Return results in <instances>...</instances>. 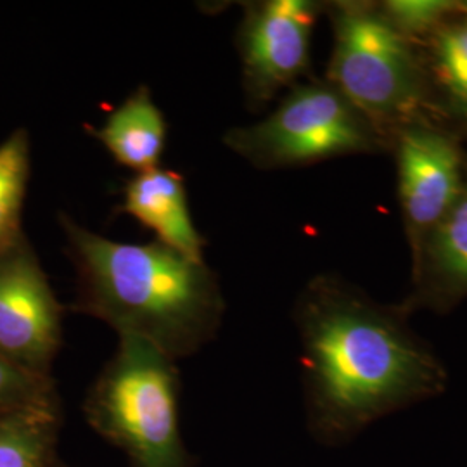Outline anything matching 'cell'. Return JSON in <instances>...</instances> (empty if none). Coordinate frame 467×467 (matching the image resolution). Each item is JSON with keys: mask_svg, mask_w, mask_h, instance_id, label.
<instances>
[{"mask_svg": "<svg viewBox=\"0 0 467 467\" xmlns=\"http://www.w3.org/2000/svg\"><path fill=\"white\" fill-rule=\"evenodd\" d=\"M77 274L73 310L119 336L148 341L175 362L215 339L225 301L217 274L165 244L119 243L59 213Z\"/></svg>", "mask_w": 467, "mask_h": 467, "instance_id": "cell-1", "label": "cell"}, {"mask_svg": "<svg viewBox=\"0 0 467 467\" xmlns=\"http://www.w3.org/2000/svg\"><path fill=\"white\" fill-rule=\"evenodd\" d=\"M300 326L312 391L336 416H364L436 379L428 353L331 277H317L305 289Z\"/></svg>", "mask_w": 467, "mask_h": 467, "instance_id": "cell-2", "label": "cell"}, {"mask_svg": "<svg viewBox=\"0 0 467 467\" xmlns=\"http://www.w3.org/2000/svg\"><path fill=\"white\" fill-rule=\"evenodd\" d=\"M84 410L90 428L134 467H191L179 426L175 360L148 341L118 337Z\"/></svg>", "mask_w": 467, "mask_h": 467, "instance_id": "cell-3", "label": "cell"}, {"mask_svg": "<svg viewBox=\"0 0 467 467\" xmlns=\"http://www.w3.org/2000/svg\"><path fill=\"white\" fill-rule=\"evenodd\" d=\"M334 46L326 82L379 130L412 123L426 98V78L409 40L364 4L331 7Z\"/></svg>", "mask_w": 467, "mask_h": 467, "instance_id": "cell-4", "label": "cell"}, {"mask_svg": "<svg viewBox=\"0 0 467 467\" xmlns=\"http://www.w3.org/2000/svg\"><path fill=\"white\" fill-rule=\"evenodd\" d=\"M379 132L324 80L295 85L267 118L229 129L223 144L254 168L277 170L374 152Z\"/></svg>", "mask_w": 467, "mask_h": 467, "instance_id": "cell-5", "label": "cell"}, {"mask_svg": "<svg viewBox=\"0 0 467 467\" xmlns=\"http://www.w3.org/2000/svg\"><path fill=\"white\" fill-rule=\"evenodd\" d=\"M63 343V305L26 234L0 254V355L35 376L50 370Z\"/></svg>", "mask_w": 467, "mask_h": 467, "instance_id": "cell-6", "label": "cell"}, {"mask_svg": "<svg viewBox=\"0 0 467 467\" xmlns=\"http://www.w3.org/2000/svg\"><path fill=\"white\" fill-rule=\"evenodd\" d=\"M320 4L265 0L244 7L237 32L243 88L253 111L293 88L310 63V42Z\"/></svg>", "mask_w": 467, "mask_h": 467, "instance_id": "cell-7", "label": "cell"}, {"mask_svg": "<svg viewBox=\"0 0 467 467\" xmlns=\"http://www.w3.org/2000/svg\"><path fill=\"white\" fill-rule=\"evenodd\" d=\"M399 194L414 262L459 198L466 161L451 135L422 123L401 127L397 142Z\"/></svg>", "mask_w": 467, "mask_h": 467, "instance_id": "cell-8", "label": "cell"}, {"mask_svg": "<svg viewBox=\"0 0 467 467\" xmlns=\"http://www.w3.org/2000/svg\"><path fill=\"white\" fill-rule=\"evenodd\" d=\"M121 213L156 234V241L192 262H204L206 241L194 225L184 177L167 168L135 173L123 189Z\"/></svg>", "mask_w": 467, "mask_h": 467, "instance_id": "cell-9", "label": "cell"}, {"mask_svg": "<svg viewBox=\"0 0 467 467\" xmlns=\"http://www.w3.org/2000/svg\"><path fill=\"white\" fill-rule=\"evenodd\" d=\"M121 167L135 173L160 167L167 144V119L152 99L150 87L140 85L108 117L99 129H90Z\"/></svg>", "mask_w": 467, "mask_h": 467, "instance_id": "cell-10", "label": "cell"}, {"mask_svg": "<svg viewBox=\"0 0 467 467\" xmlns=\"http://www.w3.org/2000/svg\"><path fill=\"white\" fill-rule=\"evenodd\" d=\"M414 272L441 295L467 293V161L462 191L447 217L426 239Z\"/></svg>", "mask_w": 467, "mask_h": 467, "instance_id": "cell-11", "label": "cell"}, {"mask_svg": "<svg viewBox=\"0 0 467 467\" xmlns=\"http://www.w3.org/2000/svg\"><path fill=\"white\" fill-rule=\"evenodd\" d=\"M61 401L0 416V467H56Z\"/></svg>", "mask_w": 467, "mask_h": 467, "instance_id": "cell-12", "label": "cell"}, {"mask_svg": "<svg viewBox=\"0 0 467 467\" xmlns=\"http://www.w3.org/2000/svg\"><path fill=\"white\" fill-rule=\"evenodd\" d=\"M30 171V134L25 129H17L0 144V254L25 234L23 206Z\"/></svg>", "mask_w": 467, "mask_h": 467, "instance_id": "cell-13", "label": "cell"}, {"mask_svg": "<svg viewBox=\"0 0 467 467\" xmlns=\"http://www.w3.org/2000/svg\"><path fill=\"white\" fill-rule=\"evenodd\" d=\"M434 67L451 106L467 119V13L434 36Z\"/></svg>", "mask_w": 467, "mask_h": 467, "instance_id": "cell-14", "label": "cell"}, {"mask_svg": "<svg viewBox=\"0 0 467 467\" xmlns=\"http://www.w3.org/2000/svg\"><path fill=\"white\" fill-rule=\"evenodd\" d=\"M459 9L451 0H388L379 7L384 19L407 40L409 36L438 34Z\"/></svg>", "mask_w": 467, "mask_h": 467, "instance_id": "cell-15", "label": "cell"}, {"mask_svg": "<svg viewBox=\"0 0 467 467\" xmlns=\"http://www.w3.org/2000/svg\"><path fill=\"white\" fill-rule=\"evenodd\" d=\"M50 403H59L52 378L35 376L0 355V416Z\"/></svg>", "mask_w": 467, "mask_h": 467, "instance_id": "cell-16", "label": "cell"}, {"mask_svg": "<svg viewBox=\"0 0 467 467\" xmlns=\"http://www.w3.org/2000/svg\"><path fill=\"white\" fill-rule=\"evenodd\" d=\"M459 9L467 13V2H459Z\"/></svg>", "mask_w": 467, "mask_h": 467, "instance_id": "cell-17", "label": "cell"}, {"mask_svg": "<svg viewBox=\"0 0 467 467\" xmlns=\"http://www.w3.org/2000/svg\"><path fill=\"white\" fill-rule=\"evenodd\" d=\"M56 467H67L65 462H61V461H57V464H56Z\"/></svg>", "mask_w": 467, "mask_h": 467, "instance_id": "cell-18", "label": "cell"}]
</instances>
